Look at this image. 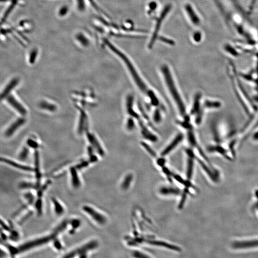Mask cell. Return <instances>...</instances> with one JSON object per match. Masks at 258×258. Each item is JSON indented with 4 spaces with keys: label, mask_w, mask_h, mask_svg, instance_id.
<instances>
[{
    "label": "cell",
    "mask_w": 258,
    "mask_h": 258,
    "mask_svg": "<svg viewBox=\"0 0 258 258\" xmlns=\"http://www.w3.org/2000/svg\"><path fill=\"white\" fill-rule=\"evenodd\" d=\"M105 43L108 46L110 50L112 51L116 54L118 57H120L122 60L124 62L126 66H127V68L129 70L130 73L131 74V76L133 77V79L135 81V83L137 85L139 88L141 89L142 92L148 93L149 90H148L147 87L146 85L144 84L143 81L142 80L140 76L139 75L138 73L135 69L131 61L129 60V59L124 54L122 53L120 50H118L117 47H115L114 45H113L109 41H108L107 39H105Z\"/></svg>",
    "instance_id": "1"
},
{
    "label": "cell",
    "mask_w": 258,
    "mask_h": 258,
    "mask_svg": "<svg viewBox=\"0 0 258 258\" xmlns=\"http://www.w3.org/2000/svg\"><path fill=\"white\" fill-rule=\"evenodd\" d=\"M162 71L164 76L168 88H169V92L177 105L181 114L184 116L185 114V109L184 104L183 103L178 92L175 86L169 68L166 65H164L162 67Z\"/></svg>",
    "instance_id": "2"
},
{
    "label": "cell",
    "mask_w": 258,
    "mask_h": 258,
    "mask_svg": "<svg viewBox=\"0 0 258 258\" xmlns=\"http://www.w3.org/2000/svg\"><path fill=\"white\" fill-rule=\"evenodd\" d=\"M58 235V234L53 231L52 233L47 236L39 238L21 244L17 247L19 254L28 251L31 249L41 246L42 245L47 244L48 242L53 241L54 239L56 238Z\"/></svg>",
    "instance_id": "3"
},
{
    "label": "cell",
    "mask_w": 258,
    "mask_h": 258,
    "mask_svg": "<svg viewBox=\"0 0 258 258\" xmlns=\"http://www.w3.org/2000/svg\"><path fill=\"white\" fill-rule=\"evenodd\" d=\"M231 248L236 250H258V237L235 239L231 242Z\"/></svg>",
    "instance_id": "4"
},
{
    "label": "cell",
    "mask_w": 258,
    "mask_h": 258,
    "mask_svg": "<svg viewBox=\"0 0 258 258\" xmlns=\"http://www.w3.org/2000/svg\"><path fill=\"white\" fill-rule=\"evenodd\" d=\"M99 246L98 242L95 240L90 241L86 244H84L80 247L77 248L73 251L69 252L65 255L64 258H73L78 255L80 258L87 257V254L88 251L96 249Z\"/></svg>",
    "instance_id": "5"
},
{
    "label": "cell",
    "mask_w": 258,
    "mask_h": 258,
    "mask_svg": "<svg viewBox=\"0 0 258 258\" xmlns=\"http://www.w3.org/2000/svg\"><path fill=\"white\" fill-rule=\"evenodd\" d=\"M171 8V6L170 5H167L164 9L163 11H162L161 14L160 16L157 19V22H156L155 27L154 28V34L152 35L151 39L150 42L149 44V49H151L154 46V44L155 42L156 41V39L157 38V36L158 34V32L159 31L160 28L161 27V25L162 22H163V20L164 18H166V16L168 14V13L170 12V10Z\"/></svg>",
    "instance_id": "6"
},
{
    "label": "cell",
    "mask_w": 258,
    "mask_h": 258,
    "mask_svg": "<svg viewBox=\"0 0 258 258\" xmlns=\"http://www.w3.org/2000/svg\"><path fill=\"white\" fill-rule=\"evenodd\" d=\"M204 171L209 179L214 183L219 182L220 180V172L219 171L214 167L211 164L206 165L204 163L200 160H197Z\"/></svg>",
    "instance_id": "7"
},
{
    "label": "cell",
    "mask_w": 258,
    "mask_h": 258,
    "mask_svg": "<svg viewBox=\"0 0 258 258\" xmlns=\"http://www.w3.org/2000/svg\"><path fill=\"white\" fill-rule=\"evenodd\" d=\"M82 209L98 224L103 225L106 223L107 219L105 217L91 206H84L82 207Z\"/></svg>",
    "instance_id": "8"
},
{
    "label": "cell",
    "mask_w": 258,
    "mask_h": 258,
    "mask_svg": "<svg viewBox=\"0 0 258 258\" xmlns=\"http://www.w3.org/2000/svg\"><path fill=\"white\" fill-rule=\"evenodd\" d=\"M34 172L35 173V178H36V185H37L38 190L39 188L41 187V180L42 175L40 172V158H39V154L38 151L35 150L34 154Z\"/></svg>",
    "instance_id": "9"
},
{
    "label": "cell",
    "mask_w": 258,
    "mask_h": 258,
    "mask_svg": "<svg viewBox=\"0 0 258 258\" xmlns=\"http://www.w3.org/2000/svg\"><path fill=\"white\" fill-rule=\"evenodd\" d=\"M86 131V134H87V137L88 139L89 142L91 143L93 148L95 149V150H96L97 153L100 155V156H103L104 155V152L101 147V146L100 145L99 142L98 141L96 138L95 137L94 135H93L92 134H90L89 131L88 130V125L86 126V128L85 129Z\"/></svg>",
    "instance_id": "10"
},
{
    "label": "cell",
    "mask_w": 258,
    "mask_h": 258,
    "mask_svg": "<svg viewBox=\"0 0 258 258\" xmlns=\"http://www.w3.org/2000/svg\"><path fill=\"white\" fill-rule=\"evenodd\" d=\"M6 100L20 114L24 116L26 114V110L25 107L22 106V105L18 102L17 100L15 99V98L13 96V95H9L6 98Z\"/></svg>",
    "instance_id": "11"
},
{
    "label": "cell",
    "mask_w": 258,
    "mask_h": 258,
    "mask_svg": "<svg viewBox=\"0 0 258 258\" xmlns=\"http://www.w3.org/2000/svg\"><path fill=\"white\" fill-rule=\"evenodd\" d=\"M25 122H26V119L25 118H18L17 120L15 121V122H14L7 129V130L5 131V135L7 137H9L10 136H12L13 134L15 133V131L19 127H21V126L24 124Z\"/></svg>",
    "instance_id": "12"
},
{
    "label": "cell",
    "mask_w": 258,
    "mask_h": 258,
    "mask_svg": "<svg viewBox=\"0 0 258 258\" xmlns=\"http://www.w3.org/2000/svg\"><path fill=\"white\" fill-rule=\"evenodd\" d=\"M2 162H4L6 164H9V166H12L16 168L17 169L24 171L26 172H33L34 171V169L31 167L28 166H24L21 164L17 163L16 162L12 161L8 159L3 158H1Z\"/></svg>",
    "instance_id": "13"
},
{
    "label": "cell",
    "mask_w": 258,
    "mask_h": 258,
    "mask_svg": "<svg viewBox=\"0 0 258 258\" xmlns=\"http://www.w3.org/2000/svg\"><path fill=\"white\" fill-rule=\"evenodd\" d=\"M71 181L72 185L75 188H78L81 185V182L77 173V169L75 166L71 167L70 168Z\"/></svg>",
    "instance_id": "14"
},
{
    "label": "cell",
    "mask_w": 258,
    "mask_h": 258,
    "mask_svg": "<svg viewBox=\"0 0 258 258\" xmlns=\"http://www.w3.org/2000/svg\"><path fill=\"white\" fill-rule=\"evenodd\" d=\"M19 79L18 78H14L7 85L6 87L5 88L4 91L2 93L1 96L2 99L6 98L8 96L12 90L19 83Z\"/></svg>",
    "instance_id": "15"
},
{
    "label": "cell",
    "mask_w": 258,
    "mask_h": 258,
    "mask_svg": "<svg viewBox=\"0 0 258 258\" xmlns=\"http://www.w3.org/2000/svg\"><path fill=\"white\" fill-rule=\"evenodd\" d=\"M183 139V135L182 134H179L178 135L176 136V137L175 138L171 143L169 144V146L167 147L166 149H164L163 151L162 152V156H166V155L167 154L172 150L178 144L179 142H180L182 141V139Z\"/></svg>",
    "instance_id": "16"
},
{
    "label": "cell",
    "mask_w": 258,
    "mask_h": 258,
    "mask_svg": "<svg viewBox=\"0 0 258 258\" xmlns=\"http://www.w3.org/2000/svg\"><path fill=\"white\" fill-rule=\"evenodd\" d=\"M188 154L189 157L188 158L187 166V176L188 180L191 179L194 172V154L191 151H188Z\"/></svg>",
    "instance_id": "17"
},
{
    "label": "cell",
    "mask_w": 258,
    "mask_h": 258,
    "mask_svg": "<svg viewBox=\"0 0 258 258\" xmlns=\"http://www.w3.org/2000/svg\"><path fill=\"white\" fill-rule=\"evenodd\" d=\"M79 110L80 111V115L78 126V133L80 134H81L87 126V116L84 111L82 109L79 108Z\"/></svg>",
    "instance_id": "18"
},
{
    "label": "cell",
    "mask_w": 258,
    "mask_h": 258,
    "mask_svg": "<svg viewBox=\"0 0 258 258\" xmlns=\"http://www.w3.org/2000/svg\"><path fill=\"white\" fill-rule=\"evenodd\" d=\"M185 9L192 22L195 25H197L200 24V19L198 18V17L196 14L195 11H194L191 5L189 4H187L185 5Z\"/></svg>",
    "instance_id": "19"
},
{
    "label": "cell",
    "mask_w": 258,
    "mask_h": 258,
    "mask_svg": "<svg viewBox=\"0 0 258 258\" xmlns=\"http://www.w3.org/2000/svg\"><path fill=\"white\" fill-rule=\"evenodd\" d=\"M51 201L53 203L54 212L58 216L63 215L64 213V209L61 203L59 202L58 200H56V198L54 197L51 198Z\"/></svg>",
    "instance_id": "20"
},
{
    "label": "cell",
    "mask_w": 258,
    "mask_h": 258,
    "mask_svg": "<svg viewBox=\"0 0 258 258\" xmlns=\"http://www.w3.org/2000/svg\"><path fill=\"white\" fill-rule=\"evenodd\" d=\"M148 242L150 244H152V245L164 247L166 248L167 249L173 250H176V251H180V249L179 248L175 246L174 245H171V244H168L165 242H161V241H150Z\"/></svg>",
    "instance_id": "21"
},
{
    "label": "cell",
    "mask_w": 258,
    "mask_h": 258,
    "mask_svg": "<svg viewBox=\"0 0 258 258\" xmlns=\"http://www.w3.org/2000/svg\"><path fill=\"white\" fill-rule=\"evenodd\" d=\"M160 193L164 195H178L180 193L181 191L177 188L164 187L160 190Z\"/></svg>",
    "instance_id": "22"
},
{
    "label": "cell",
    "mask_w": 258,
    "mask_h": 258,
    "mask_svg": "<svg viewBox=\"0 0 258 258\" xmlns=\"http://www.w3.org/2000/svg\"><path fill=\"white\" fill-rule=\"evenodd\" d=\"M34 206L38 216H41L43 212V201L42 197H38L34 202Z\"/></svg>",
    "instance_id": "23"
},
{
    "label": "cell",
    "mask_w": 258,
    "mask_h": 258,
    "mask_svg": "<svg viewBox=\"0 0 258 258\" xmlns=\"http://www.w3.org/2000/svg\"><path fill=\"white\" fill-rule=\"evenodd\" d=\"M69 224V221L67 220L63 221L62 222H61L60 224L58 225L56 227L55 229H54L53 231H55V232H56V233L59 234L61 232H63L64 230H66L67 229V226H68Z\"/></svg>",
    "instance_id": "24"
},
{
    "label": "cell",
    "mask_w": 258,
    "mask_h": 258,
    "mask_svg": "<svg viewBox=\"0 0 258 258\" xmlns=\"http://www.w3.org/2000/svg\"><path fill=\"white\" fill-rule=\"evenodd\" d=\"M40 107L43 109L49 110L50 112H54L56 109V107L55 105L48 103L46 101H42L40 103Z\"/></svg>",
    "instance_id": "25"
},
{
    "label": "cell",
    "mask_w": 258,
    "mask_h": 258,
    "mask_svg": "<svg viewBox=\"0 0 258 258\" xmlns=\"http://www.w3.org/2000/svg\"><path fill=\"white\" fill-rule=\"evenodd\" d=\"M19 188L22 189H34L37 190L36 184L28 182H22L19 184Z\"/></svg>",
    "instance_id": "26"
},
{
    "label": "cell",
    "mask_w": 258,
    "mask_h": 258,
    "mask_svg": "<svg viewBox=\"0 0 258 258\" xmlns=\"http://www.w3.org/2000/svg\"><path fill=\"white\" fill-rule=\"evenodd\" d=\"M133 179V176L131 175H129L126 176L122 184V189H127L128 188L131 184Z\"/></svg>",
    "instance_id": "27"
},
{
    "label": "cell",
    "mask_w": 258,
    "mask_h": 258,
    "mask_svg": "<svg viewBox=\"0 0 258 258\" xmlns=\"http://www.w3.org/2000/svg\"><path fill=\"white\" fill-rule=\"evenodd\" d=\"M24 197L27 201V204L28 205H32L35 201L34 196L31 193H26L24 195Z\"/></svg>",
    "instance_id": "28"
},
{
    "label": "cell",
    "mask_w": 258,
    "mask_h": 258,
    "mask_svg": "<svg viewBox=\"0 0 258 258\" xmlns=\"http://www.w3.org/2000/svg\"><path fill=\"white\" fill-rule=\"evenodd\" d=\"M28 154H29V149L27 147H25L19 154L18 158L21 161H25L27 159Z\"/></svg>",
    "instance_id": "29"
},
{
    "label": "cell",
    "mask_w": 258,
    "mask_h": 258,
    "mask_svg": "<svg viewBox=\"0 0 258 258\" xmlns=\"http://www.w3.org/2000/svg\"><path fill=\"white\" fill-rule=\"evenodd\" d=\"M4 245L5 247L7 248V249L8 250L10 253L12 255H15L19 254L17 247H15L13 246L10 244H7V243H6V244H5V243L4 244Z\"/></svg>",
    "instance_id": "30"
},
{
    "label": "cell",
    "mask_w": 258,
    "mask_h": 258,
    "mask_svg": "<svg viewBox=\"0 0 258 258\" xmlns=\"http://www.w3.org/2000/svg\"><path fill=\"white\" fill-rule=\"evenodd\" d=\"M69 224L71 226L72 229L76 230L77 228H79L81 225V221L79 219L74 218L72 219L71 220L69 221Z\"/></svg>",
    "instance_id": "31"
},
{
    "label": "cell",
    "mask_w": 258,
    "mask_h": 258,
    "mask_svg": "<svg viewBox=\"0 0 258 258\" xmlns=\"http://www.w3.org/2000/svg\"><path fill=\"white\" fill-rule=\"evenodd\" d=\"M9 238L11 240L13 241H17L19 239V234L16 230H14L12 229V230L10 231Z\"/></svg>",
    "instance_id": "32"
},
{
    "label": "cell",
    "mask_w": 258,
    "mask_h": 258,
    "mask_svg": "<svg viewBox=\"0 0 258 258\" xmlns=\"http://www.w3.org/2000/svg\"><path fill=\"white\" fill-rule=\"evenodd\" d=\"M148 93V95L150 96V98H151V100L152 102L153 103V104H154V106H157V105L158 104V100H157L156 97L155 96L154 93L153 92L149 91Z\"/></svg>",
    "instance_id": "33"
},
{
    "label": "cell",
    "mask_w": 258,
    "mask_h": 258,
    "mask_svg": "<svg viewBox=\"0 0 258 258\" xmlns=\"http://www.w3.org/2000/svg\"><path fill=\"white\" fill-rule=\"evenodd\" d=\"M32 214H33V212L32 211H29L27 214H26L22 218L20 219V220L19 221V222H18V224H22L24 223V222L26 221L27 219L30 217L31 216H32Z\"/></svg>",
    "instance_id": "34"
},
{
    "label": "cell",
    "mask_w": 258,
    "mask_h": 258,
    "mask_svg": "<svg viewBox=\"0 0 258 258\" xmlns=\"http://www.w3.org/2000/svg\"><path fill=\"white\" fill-rule=\"evenodd\" d=\"M53 242L54 247L55 248L56 250H59L62 249V245L58 239V238H56L55 239L53 240Z\"/></svg>",
    "instance_id": "35"
},
{
    "label": "cell",
    "mask_w": 258,
    "mask_h": 258,
    "mask_svg": "<svg viewBox=\"0 0 258 258\" xmlns=\"http://www.w3.org/2000/svg\"><path fill=\"white\" fill-rule=\"evenodd\" d=\"M142 146L144 147V148H145L147 151V152H148L149 154L151 155L152 156H154V157H155V156H156V154L154 152V151H153V150L150 148V147L148 145L146 144V143H144V142H142Z\"/></svg>",
    "instance_id": "36"
},
{
    "label": "cell",
    "mask_w": 258,
    "mask_h": 258,
    "mask_svg": "<svg viewBox=\"0 0 258 258\" xmlns=\"http://www.w3.org/2000/svg\"><path fill=\"white\" fill-rule=\"evenodd\" d=\"M90 163L89 161H84V162H82L81 163L79 164H77L76 166V169L77 170H80V169H82L88 166V164H89V163Z\"/></svg>",
    "instance_id": "37"
},
{
    "label": "cell",
    "mask_w": 258,
    "mask_h": 258,
    "mask_svg": "<svg viewBox=\"0 0 258 258\" xmlns=\"http://www.w3.org/2000/svg\"><path fill=\"white\" fill-rule=\"evenodd\" d=\"M27 144L29 146L34 149L38 148L39 144L37 142L32 140H29L27 141Z\"/></svg>",
    "instance_id": "38"
},
{
    "label": "cell",
    "mask_w": 258,
    "mask_h": 258,
    "mask_svg": "<svg viewBox=\"0 0 258 258\" xmlns=\"http://www.w3.org/2000/svg\"><path fill=\"white\" fill-rule=\"evenodd\" d=\"M37 51L34 50L31 54L29 58V62L30 64H33L35 62V59L37 56Z\"/></svg>",
    "instance_id": "39"
},
{
    "label": "cell",
    "mask_w": 258,
    "mask_h": 258,
    "mask_svg": "<svg viewBox=\"0 0 258 258\" xmlns=\"http://www.w3.org/2000/svg\"><path fill=\"white\" fill-rule=\"evenodd\" d=\"M1 226L2 229H4V230L5 231H8V232L11 231V229L10 226L7 225L4 222L2 221V219L1 220Z\"/></svg>",
    "instance_id": "40"
},
{
    "label": "cell",
    "mask_w": 258,
    "mask_h": 258,
    "mask_svg": "<svg viewBox=\"0 0 258 258\" xmlns=\"http://www.w3.org/2000/svg\"><path fill=\"white\" fill-rule=\"evenodd\" d=\"M200 96H198L196 97V100H195V104H194V106L193 109V112H195L196 111H197V109L198 108V106H199V101H200Z\"/></svg>",
    "instance_id": "41"
},
{
    "label": "cell",
    "mask_w": 258,
    "mask_h": 258,
    "mask_svg": "<svg viewBox=\"0 0 258 258\" xmlns=\"http://www.w3.org/2000/svg\"><path fill=\"white\" fill-rule=\"evenodd\" d=\"M206 105L209 107H218L220 106V104L218 102H209V101L206 102Z\"/></svg>",
    "instance_id": "42"
},
{
    "label": "cell",
    "mask_w": 258,
    "mask_h": 258,
    "mask_svg": "<svg viewBox=\"0 0 258 258\" xmlns=\"http://www.w3.org/2000/svg\"><path fill=\"white\" fill-rule=\"evenodd\" d=\"M160 39H161V41H163L164 42L168 44L169 45H174V44H175L174 41H172V40H170V39H169L166 38H163V37H161V38H160Z\"/></svg>",
    "instance_id": "43"
},
{
    "label": "cell",
    "mask_w": 258,
    "mask_h": 258,
    "mask_svg": "<svg viewBox=\"0 0 258 258\" xmlns=\"http://www.w3.org/2000/svg\"><path fill=\"white\" fill-rule=\"evenodd\" d=\"M127 128L129 130H130L131 129H133L134 127V122L133 120L131 118H130L128 120V122H127Z\"/></svg>",
    "instance_id": "44"
},
{
    "label": "cell",
    "mask_w": 258,
    "mask_h": 258,
    "mask_svg": "<svg viewBox=\"0 0 258 258\" xmlns=\"http://www.w3.org/2000/svg\"><path fill=\"white\" fill-rule=\"evenodd\" d=\"M154 118V121L156 122H159L160 121L161 117H160V113L158 110H156V112H155Z\"/></svg>",
    "instance_id": "45"
},
{
    "label": "cell",
    "mask_w": 258,
    "mask_h": 258,
    "mask_svg": "<svg viewBox=\"0 0 258 258\" xmlns=\"http://www.w3.org/2000/svg\"><path fill=\"white\" fill-rule=\"evenodd\" d=\"M77 4H78V7L80 9V10H83L85 6L83 0H77Z\"/></svg>",
    "instance_id": "46"
},
{
    "label": "cell",
    "mask_w": 258,
    "mask_h": 258,
    "mask_svg": "<svg viewBox=\"0 0 258 258\" xmlns=\"http://www.w3.org/2000/svg\"><path fill=\"white\" fill-rule=\"evenodd\" d=\"M134 257H138V258H142V257H148V256H146L143 254H142L141 252H135L134 253Z\"/></svg>",
    "instance_id": "47"
},
{
    "label": "cell",
    "mask_w": 258,
    "mask_h": 258,
    "mask_svg": "<svg viewBox=\"0 0 258 258\" xmlns=\"http://www.w3.org/2000/svg\"><path fill=\"white\" fill-rule=\"evenodd\" d=\"M98 160V158L96 156H95L94 154L92 155V156H89V161L91 163H94L96 162Z\"/></svg>",
    "instance_id": "48"
},
{
    "label": "cell",
    "mask_w": 258,
    "mask_h": 258,
    "mask_svg": "<svg viewBox=\"0 0 258 258\" xmlns=\"http://www.w3.org/2000/svg\"><path fill=\"white\" fill-rule=\"evenodd\" d=\"M67 11H68V9L66 7H64L63 8L61 9L60 12H59V14L61 16H63V15H64L65 14H66Z\"/></svg>",
    "instance_id": "49"
},
{
    "label": "cell",
    "mask_w": 258,
    "mask_h": 258,
    "mask_svg": "<svg viewBox=\"0 0 258 258\" xmlns=\"http://www.w3.org/2000/svg\"><path fill=\"white\" fill-rule=\"evenodd\" d=\"M149 6H150V8L152 10H154L157 7V4H156V2H151L150 4H149Z\"/></svg>",
    "instance_id": "50"
},
{
    "label": "cell",
    "mask_w": 258,
    "mask_h": 258,
    "mask_svg": "<svg viewBox=\"0 0 258 258\" xmlns=\"http://www.w3.org/2000/svg\"><path fill=\"white\" fill-rule=\"evenodd\" d=\"M201 35H200V33H196V34L194 35V39L196 41H200V38H201Z\"/></svg>",
    "instance_id": "51"
},
{
    "label": "cell",
    "mask_w": 258,
    "mask_h": 258,
    "mask_svg": "<svg viewBox=\"0 0 258 258\" xmlns=\"http://www.w3.org/2000/svg\"><path fill=\"white\" fill-rule=\"evenodd\" d=\"M1 237L2 239V240H3L4 242V241H5V240H6V239H7V236H6V235H5V234L4 233H3L2 231H1Z\"/></svg>",
    "instance_id": "52"
}]
</instances>
